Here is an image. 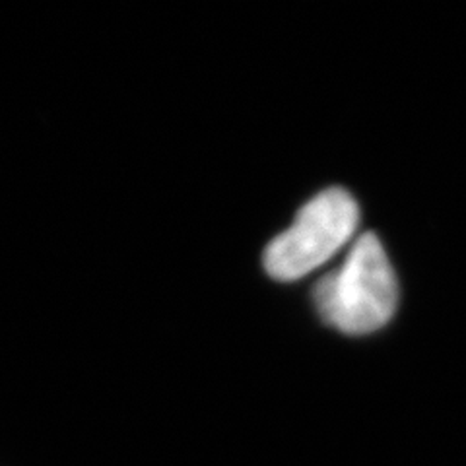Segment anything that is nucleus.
Wrapping results in <instances>:
<instances>
[{
    "label": "nucleus",
    "mask_w": 466,
    "mask_h": 466,
    "mask_svg": "<svg viewBox=\"0 0 466 466\" xmlns=\"http://www.w3.org/2000/svg\"><path fill=\"white\" fill-rule=\"evenodd\" d=\"M315 305L325 323L346 334H370L395 315V272L373 233H363L344 265L315 286Z\"/></svg>",
    "instance_id": "f257e3e1"
},
{
    "label": "nucleus",
    "mask_w": 466,
    "mask_h": 466,
    "mask_svg": "<svg viewBox=\"0 0 466 466\" xmlns=\"http://www.w3.org/2000/svg\"><path fill=\"white\" fill-rule=\"evenodd\" d=\"M360 224V210L344 188H329L299 210L294 226L265 253V268L276 280H298L342 249Z\"/></svg>",
    "instance_id": "f03ea898"
}]
</instances>
